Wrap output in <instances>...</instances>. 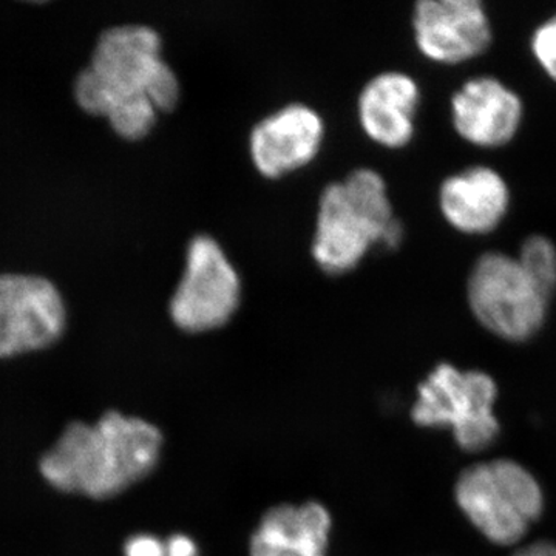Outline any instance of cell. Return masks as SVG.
Returning a JSON list of instances; mask_svg holds the SVG:
<instances>
[{"label": "cell", "mask_w": 556, "mask_h": 556, "mask_svg": "<svg viewBox=\"0 0 556 556\" xmlns=\"http://www.w3.org/2000/svg\"><path fill=\"white\" fill-rule=\"evenodd\" d=\"M161 447L153 424L109 412L94 424H70L40 457V477L58 492L108 500L152 473Z\"/></svg>", "instance_id": "obj_1"}, {"label": "cell", "mask_w": 556, "mask_h": 556, "mask_svg": "<svg viewBox=\"0 0 556 556\" xmlns=\"http://www.w3.org/2000/svg\"><path fill=\"white\" fill-rule=\"evenodd\" d=\"M73 91L84 112L108 119L119 105L142 100L152 101L159 112H170L181 97V84L163 58L159 31L130 24L101 33Z\"/></svg>", "instance_id": "obj_2"}, {"label": "cell", "mask_w": 556, "mask_h": 556, "mask_svg": "<svg viewBox=\"0 0 556 556\" xmlns=\"http://www.w3.org/2000/svg\"><path fill=\"white\" fill-rule=\"evenodd\" d=\"M402 240L404 226L394 217L386 179L378 172H351L321 192L311 252L325 273H350L376 244L394 249Z\"/></svg>", "instance_id": "obj_3"}, {"label": "cell", "mask_w": 556, "mask_h": 556, "mask_svg": "<svg viewBox=\"0 0 556 556\" xmlns=\"http://www.w3.org/2000/svg\"><path fill=\"white\" fill-rule=\"evenodd\" d=\"M456 501L471 525L500 546L518 543L544 508L536 479L507 459L467 468L457 479Z\"/></svg>", "instance_id": "obj_4"}, {"label": "cell", "mask_w": 556, "mask_h": 556, "mask_svg": "<svg viewBox=\"0 0 556 556\" xmlns=\"http://www.w3.org/2000/svg\"><path fill=\"white\" fill-rule=\"evenodd\" d=\"M495 401L496 383L489 375L441 364L420 383L412 417L420 427L452 428L460 448L482 452L500 434Z\"/></svg>", "instance_id": "obj_5"}, {"label": "cell", "mask_w": 556, "mask_h": 556, "mask_svg": "<svg viewBox=\"0 0 556 556\" xmlns=\"http://www.w3.org/2000/svg\"><path fill=\"white\" fill-rule=\"evenodd\" d=\"M467 299L479 324L510 342H522L540 331L551 300L518 258L503 252H486L477 260L468 276Z\"/></svg>", "instance_id": "obj_6"}, {"label": "cell", "mask_w": 556, "mask_h": 556, "mask_svg": "<svg viewBox=\"0 0 556 556\" xmlns=\"http://www.w3.org/2000/svg\"><path fill=\"white\" fill-rule=\"evenodd\" d=\"M240 300V276L225 249L214 237H193L181 280L170 299L172 321L186 332L214 331L233 317Z\"/></svg>", "instance_id": "obj_7"}, {"label": "cell", "mask_w": 556, "mask_h": 556, "mask_svg": "<svg viewBox=\"0 0 556 556\" xmlns=\"http://www.w3.org/2000/svg\"><path fill=\"white\" fill-rule=\"evenodd\" d=\"M67 306L49 278L0 274V358L46 350L62 338Z\"/></svg>", "instance_id": "obj_8"}, {"label": "cell", "mask_w": 556, "mask_h": 556, "mask_svg": "<svg viewBox=\"0 0 556 556\" xmlns=\"http://www.w3.org/2000/svg\"><path fill=\"white\" fill-rule=\"evenodd\" d=\"M417 50L438 64L457 65L492 46L489 14L478 0H420L413 11Z\"/></svg>", "instance_id": "obj_9"}, {"label": "cell", "mask_w": 556, "mask_h": 556, "mask_svg": "<svg viewBox=\"0 0 556 556\" xmlns=\"http://www.w3.org/2000/svg\"><path fill=\"white\" fill-rule=\"evenodd\" d=\"M325 123L306 104H289L255 124L249 155L263 177L276 179L308 166L320 152Z\"/></svg>", "instance_id": "obj_10"}, {"label": "cell", "mask_w": 556, "mask_h": 556, "mask_svg": "<svg viewBox=\"0 0 556 556\" xmlns=\"http://www.w3.org/2000/svg\"><path fill=\"white\" fill-rule=\"evenodd\" d=\"M521 98L492 76L467 80L452 97V121L456 134L477 148H503L521 127Z\"/></svg>", "instance_id": "obj_11"}, {"label": "cell", "mask_w": 556, "mask_h": 556, "mask_svg": "<svg viewBox=\"0 0 556 556\" xmlns=\"http://www.w3.org/2000/svg\"><path fill=\"white\" fill-rule=\"evenodd\" d=\"M510 204L506 179L485 166L468 167L445 179L439 208L452 228L467 236H484L501 225Z\"/></svg>", "instance_id": "obj_12"}, {"label": "cell", "mask_w": 556, "mask_h": 556, "mask_svg": "<svg viewBox=\"0 0 556 556\" xmlns=\"http://www.w3.org/2000/svg\"><path fill=\"white\" fill-rule=\"evenodd\" d=\"M419 102V86L412 76L402 72L380 73L358 94L362 129L383 148H405L415 137Z\"/></svg>", "instance_id": "obj_13"}, {"label": "cell", "mask_w": 556, "mask_h": 556, "mask_svg": "<svg viewBox=\"0 0 556 556\" xmlns=\"http://www.w3.org/2000/svg\"><path fill=\"white\" fill-rule=\"evenodd\" d=\"M332 519L318 503L266 511L249 544L251 556H327Z\"/></svg>", "instance_id": "obj_14"}, {"label": "cell", "mask_w": 556, "mask_h": 556, "mask_svg": "<svg viewBox=\"0 0 556 556\" xmlns=\"http://www.w3.org/2000/svg\"><path fill=\"white\" fill-rule=\"evenodd\" d=\"M519 265L536 287L552 298L556 289V247L547 237L530 236L522 243L518 255Z\"/></svg>", "instance_id": "obj_15"}, {"label": "cell", "mask_w": 556, "mask_h": 556, "mask_svg": "<svg viewBox=\"0 0 556 556\" xmlns=\"http://www.w3.org/2000/svg\"><path fill=\"white\" fill-rule=\"evenodd\" d=\"M530 47L538 64L556 83V13L533 31Z\"/></svg>", "instance_id": "obj_16"}, {"label": "cell", "mask_w": 556, "mask_h": 556, "mask_svg": "<svg viewBox=\"0 0 556 556\" xmlns=\"http://www.w3.org/2000/svg\"><path fill=\"white\" fill-rule=\"evenodd\" d=\"M124 555L126 556H166V543L160 541L159 538L153 535L131 536L126 544H124Z\"/></svg>", "instance_id": "obj_17"}, {"label": "cell", "mask_w": 556, "mask_h": 556, "mask_svg": "<svg viewBox=\"0 0 556 556\" xmlns=\"http://www.w3.org/2000/svg\"><path fill=\"white\" fill-rule=\"evenodd\" d=\"M166 556H199V547L188 535L177 533L166 541Z\"/></svg>", "instance_id": "obj_18"}, {"label": "cell", "mask_w": 556, "mask_h": 556, "mask_svg": "<svg viewBox=\"0 0 556 556\" xmlns=\"http://www.w3.org/2000/svg\"><path fill=\"white\" fill-rule=\"evenodd\" d=\"M515 556H556V546L551 543H535L522 548Z\"/></svg>", "instance_id": "obj_19"}]
</instances>
